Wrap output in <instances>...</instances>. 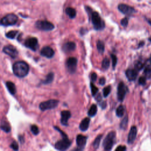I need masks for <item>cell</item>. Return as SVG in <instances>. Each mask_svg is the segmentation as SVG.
Instances as JSON below:
<instances>
[{
	"instance_id": "cell-29",
	"label": "cell",
	"mask_w": 151,
	"mask_h": 151,
	"mask_svg": "<svg viewBox=\"0 0 151 151\" xmlns=\"http://www.w3.org/2000/svg\"><path fill=\"white\" fill-rule=\"evenodd\" d=\"M110 66V60L108 58H105L102 62V68L104 70H107Z\"/></svg>"
},
{
	"instance_id": "cell-31",
	"label": "cell",
	"mask_w": 151,
	"mask_h": 151,
	"mask_svg": "<svg viewBox=\"0 0 151 151\" xmlns=\"http://www.w3.org/2000/svg\"><path fill=\"white\" fill-rule=\"evenodd\" d=\"M144 74L145 76L148 78H150L151 77V67L150 66H147L145 67L144 70Z\"/></svg>"
},
{
	"instance_id": "cell-41",
	"label": "cell",
	"mask_w": 151,
	"mask_h": 151,
	"mask_svg": "<svg viewBox=\"0 0 151 151\" xmlns=\"http://www.w3.org/2000/svg\"><path fill=\"white\" fill-rule=\"evenodd\" d=\"M97 79V74L95 73H93L91 76V80L92 82H95Z\"/></svg>"
},
{
	"instance_id": "cell-17",
	"label": "cell",
	"mask_w": 151,
	"mask_h": 151,
	"mask_svg": "<svg viewBox=\"0 0 151 151\" xmlns=\"http://www.w3.org/2000/svg\"><path fill=\"white\" fill-rule=\"evenodd\" d=\"M87 137L82 135H79L76 138V143L79 148H83L86 144Z\"/></svg>"
},
{
	"instance_id": "cell-35",
	"label": "cell",
	"mask_w": 151,
	"mask_h": 151,
	"mask_svg": "<svg viewBox=\"0 0 151 151\" xmlns=\"http://www.w3.org/2000/svg\"><path fill=\"white\" fill-rule=\"evenodd\" d=\"M111 58H112V66L113 69L115 68L116 64H117V57L115 55H111Z\"/></svg>"
},
{
	"instance_id": "cell-33",
	"label": "cell",
	"mask_w": 151,
	"mask_h": 151,
	"mask_svg": "<svg viewBox=\"0 0 151 151\" xmlns=\"http://www.w3.org/2000/svg\"><path fill=\"white\" fill-rule=\"evenodd\" d=\"M111 91V87L110 86H108L107 87H106L105 88H104L103 93V96L105 97H106L107 96H108V95L110 94Z\"/></svg>"
},
{
	"instance_id": "cell-23",
	"label": "cell",
	"mask_w": 151,
	"mask_h": 151,
	"mask_svg": "<svg viewBox=\"0 0 151 151\" xmlns=\"http://www.w3.org/2000/svg\"><path fill=\"white\" fill-rule=\"evenodd\" d=\"M54 77H55V75H54V73H50L47 74V77L45 78V79L44 80V82H43V84L44 85H48V84H50L53 81V79H54Z\"/></svg>"
},
{
	"instance_id": "cell-40",
	"label": "cell",
	"mask_w": 151,
	"mask_h": 151,
	"mask_svg": "<svg viewBox=\"0 0 151 151\" xmlns=\"http://www.w3.org/2000/svg\"><path fill=\"white\" fill-rule=\"evenodd\" d=\"M143 67V64L141 62H138L136 64V68L137 70H141Z\"/></svg>"
},
{
	"instance_id": "cell-13",
	"label": "cell",
	"mask_w": 151,
	"mask_h": 151,
	"mask_svg": "<svg viewBox=\"0 0 151 151\" xmlns=\"http://www.w3.org/2000/svg\"><path fill=\"white\" fill-rule=\"evenodd\" d=\"M41 55L47 58H52L55 55V52L50 47L46 46L42 48L41 50Z\"/></svg>"
},
{
	"instance_id": "cell-47",
	"label": "cell",
	"mask_w": 151,
	"mask_h": 151,
	"mask_svg": "<svg viewBox=\"0 0 151 151\" xmlns=\"http://www.w3.org/2000/svg\"><path fill=\"white\" fill-rule=\"evenodd\" d=\"M150 63H151V59H150Z\"/></svg>"
},
{
	"instance_id": "cell-5",
	"label": "cell",
	"mask_w": 151,
	"mask_h": 151,
	"mask_svg": "<svg viewBox=\"0 0 151 151\" xmlns=\"http://www.w3.org/2000/svg\"><path fill=\"white\" fill-rule=\"evenodd\" d=\"M59 103V100H55V99H51V100H47V101L41 102L40 104L39 108L40 110L42 111L53 109L58 106Z\"/></svg>"
},
{
	"instance_id": "cell-19",
	"label": "cell",
	"mask_w": 151,
	"mask_h": 151,
	"mask_svg": "<svg viewBox=\"0 0 151 151\" xmlns=\"http://www.w3.org/2000/svg\"><path fill=\"white\" fill-rule=\"evenodd\" d=\"M90 120L89 117L85 118L80 123L79 128L82 131H86L88 129Z\"/></svg>"
},
{
	"instance_id": "cell-26",
	"label": "cell",
	"mask_w": 151,
	"mask_h": 151,
	"mask_svg": "<svg viewBox=\"0 0 151 151\" xmlns=\"http://www.w3.org/2000/svg\"><path fill=\"white\" fill-rule=\"evenodd\" d=\"M102 138V135H100L99 136H97V138L95 139L94 142H93V147L94 149H97L100 145V141H101V139Z\"/></svg>"
},
{
	"instance_id": "cell-46",
	"label": "cell",
	"mask_w": 151,
	"mask_h": 151,
	"mask_svg": "<svg viewBox=\"0 0 151 151\" xmlns=\"http://www.w3.org/2000/svg\"><path fill=\"white\" fill-rule=\"evenodd\" d=\"M149 40L151 42V37H149Z\"/></svg>"
},
{
	"instance_id": "cell-38",
	"label": "cell",
	"mask_w": 151,
	"mask_h": 151,
	"mask_svg": "<svg viewBox=\"0 0 151 151\" xmlns=\"http://www.w3.org/2000/svg\"><path fill=\"white\" fill-rule=\"evenodd\" d=\"M139 83L141 85H145L146 84V78L145 77H141L139 79Z\"/></svg>"
},
{
	"instance_id": "cell-37",
	"label": "cell",
	"mask_w": 151,
	"mask_h": 151,
	"mask_svg": "<svg viewBox=\"0 0 151 151\" xmlns=\"http://www.w3.org/2000/svg\"><path fill=\"white\" fill-rule=\"evenodd\" d=\"M10 148L13 149L14 150H18V145L17 143V142L14 141L10 145Z\"/></svg>"
},
{
	"instance_id": "cell-21",
	"label": "cell",
	"mask_w": 151,
	"mask_h": 151,
	"mask_svg": "<svg viewBox=\"0 0 151 151\" xmlns=\"http://www.w3.org/2000/svg\"><path fill=\"white\" fill-rule=\"evenodd\" d=\"M6 87L9 91V92L13 94L14 95L17 92V89L15 85L11 82H6Z\"/></svg>"
},
{
	"instance_id": "cell-42",
	"label": "cell",
	"mask_w": 151,
	"mask_h": 151,
	"mask_svg": "<svg viewBox=\"0 0 151 151\" xmlns=\"http://www.w3.org/2000/svg\"><path fill=\"white\" fill-rule=\"evenodd\" d=\"M106 83V80L104 78H102L101 79H100V80H99V84L100 85H104Z\"/></svg>"
},
{
	"instance_id": "cell-2",
	"label": "cell",
	"mask_w": 151,
	"mask_h": 151,
	"mask_svg": "<svg viewBox=\"0 0 151 151\" xmlns=\"http://www.w3.org/2000/svg\"><path fill=\"white\" fill-rule=\"evenodd\" d=\"M91 18L94 28L97 30H102L105 27L104 21L101 18L99 13L97 12L91 13Z\"/></svg>"
},
{
	"instance_id": "cell-11",
	"label": "cell",
	"mask_w": 151,
	"mask_h": 151,
	"mask_svg": "<svg viewBox=\"0 0 151 151\" xmlns=\"http://www.w3.org/2000/svg\"><path fill=\"white\" fill-rule=\"evenodd\" d=\"M128 89L123 82H120L117 87V99L119 101L122 102L125 97Z\"/></svg>"
},
{
	"instance_id": "cell-28",
	"label": "cell",
	"mask_w": 151,
	"mask_h": 151,
	"mask_svg": "<svg viewBox=\"0 0 151 151\" xmlns=\"http://www.w3.org/2000/svg\"><path fill=\"white\" fill-rule=\"evenodd\" d=\"M18 31H15V30H12V31H10L9 32H8L7 34H6V37L8 38H10V39H14L15 38V37H16L17 34H18Z\"/></svg>"
},
{
	"instance_id": "cell-8",
	"label": "cell",
	"mask_w": 151,
	"mask_h": 151,
	"mask_svg": "<svg viewBox=\"0 0 151 151\" xmlns=\"http://www.w3.org/2000/svg\"><path fill=\"white\" fill-rule=\"evenodd\" d=\"M24 45L26 47L33 50V51H36L38 48V40L36 37L29 38L25 41Z\"/></svg>"
},
{
	"instance_id": "cell-30",
	"label": "cell",
	"mask_w": 151,
	"mask_h": 151,
	"mask_svg": "<svg viewBox=\"0 0 151 151\" xmlns=\"http://www.w3.org/2000/svg\"><path fill=\"white\" fill-rule=\"evenodd\" d=\"M128 117L126 116L123 120L120 123V127L121 129H125L126 128H127V127L128 125Z\"/></svg>"
},
{
	"instance_id": "cell-36",
	"label": "cell",
	"mask_w": 151,
	"mask_h": 151,
	"mask_svg": "<svg viewBox=\"0 0 151 151\" xmlns=\"http://www.w3.org/2000/svg\"><path fill=\"white\" fill-rule=\"evenodd\" d=\"M128 22H129V20H128V18H124L121 20L120 23L122 26L127 27L128 24Z\"/></svg>"
},
{
	"instance_id": "cell-25",
	"label": "cell",
	"mask_w": 151,
	"mask_h": 151,
	"mask_svg": "<svg viewBox=\"0 0 151 151\" xmlns=\"http://www.w3.org/2000/svg\"><path fill=\"white\" fill-rule=\"evenodd\" d=\"M97 48L100 54H103L105 50V44L102 41H98L97 43Z\"/></svg>"
},
{
	"instance_id": "cell-20",
	"label": "cell",
	"mask_w": 151,
	"mask_h": 151,
	"mask_svg": "<svg viewBox=\"0 0 151 151\" xmlns=\"http://www.w3.org/2000/svg\"><path fill=\"white\" fill-rule=\"evenodd\" d=\"M0 128H1V129L3 131H4L6 133H9L11 131V129L10 123L6 119H4L1 121V127H0Z\"/></svg>"
},
{
	"instance_id": "cell-4",
	"label": "cell",
	"mask_w": 151,
	"mask_h": 151,
	"mask_svg": "<svg viewBox=\"0 0 151 151\" xmlns=\"http://www.w3.org/2000/svg\"><path fill=\"white\" fill-rule=\"evenodd\" d=\"M18 21V17L14 14H9L4 17L0 21L1 25L4 26H13Z\"/></svg>"
},
{
	"instance_id": "cell-32",
	"label": "cell",
	"mask_w": 151,
	"mask_h": 151,
	"mask_svg": "<svg viewBox=\"0 0 151 151\" xmlns=\"http://www.w3.org/2000/svg\"><path fill=\"white\" fill-rule=\"evenodd\" d=\"M31 131L32 132V133L34 135H37L39 134V129L37 127L36 124H33L31 126Z\"/></svg>"
},
{
	"instance_id": "cell-18",
	"label": "cell",
	"mask_w": 151,
	"mask_h": 151,
	"mask_svg": "<svg viewBox=\"0 0 151 151\" xmlns=\"http://www.w3.org/2000/svg\"><path fill=\"white\" fill-rule=\"evenodd\" d=\"M76 48V44L74 42H67L63 47V51L66 53H69L74 51Z\"/></svg>"
},
{
	"instance_id": "cell-44",
	"label": "cell",
	"mask_w": 151,
	"mask_h": 151,
	"mask_svg": "<svg viewBox=\"0 0 151 151\" xmlns=\"http://www.w3.org/2000/svg\"><path fill=\"white\" fill-rule=\"evenodd\" d=\"M100 106H101L103 109H104V108H106V103H105V102H103L102 105H100Z\"/></svg>"
},
{
	"instance_id": "cell-6",
	"label": "cell",
	"mask_w": 151,
	"mask_h": 151,
	"mask_svg": "<svg viewBox=\"0 0 151 151\" xmlns=\"http://www.w3.org/2000/svg\"><path fill=\"white\" fill-rule=\"evenodd\" d=\"M36 27L43 31H51L55 29V26L52 22L44 20L37 21L36 22Z\"/></svg>"
},
{
	"instance_id": "cell-34",
	"label": "cell",
	"mask_w": 151,
	"mask_h": 151,
	"mask_svg": "<svg viewBox=\"0 0 151 151\" xmlns=\"http://www.w3.org/2000/svg\"><path fill=\"white\" fill-rule=\"evenodd\" d=\"M90 87H91V92H92V94L93 96H94L96 94V93L98 92V88L97 87H96L93 83H90Z\"/></svg>"
},
{
	"instance_id": "cell-12",
	"label": "cell",
	"mask_w": 151,
	"mask_h": 151,
	"mask_svg": "<svg viewBox=\"0 0 151 151\" xmlns=\"http://www.w3.org/2000/svg\"><path fill=\"white\" fill-rule=\"evenodd\" d=\"M118 10L123 14L128 15H131L135 13V10L128 5L120 4L118 6Z\"/></svg>"
},
{
	"instance_id": "cell-43",
	"label": "cell",
	"mask_w": 151,
	"mask_h": 151,
	"mask_svg": "<svg viewBox=\"0 0 151 151\" xmlns=\"http://www.w3.org/2000/svg\"><path fill=\"white\" fill-rule=\"evenodd\" d=\"M96 100H97V101H100V100H102V97H101V96H100V94H99V95H98V97H96Z\"/></svg>"
},
{
	"instance_id": "cell-45",
	"label": "cell",
	"mask_w": 151,
	"mask_h": 151,
	"mask_svg": "<svg viewBox=\"0 0 151 151\" xmlns=\"http://www.w3.org/2000/svg\"><path fill=\"white\" fill-rule=\"evenodd\" d=\"M148 22H149V24L151 26V20H148Z\"/></svg>"
},
{
	"instance_id": "cell-9",
	"label": "cell",
	"mask_w": 151,
	"mask_h": 151,
	"mask_svg": "<svg viewBox=\"0 0 151 151\" xmlns=\"http://www.w3.org/2000/svg\"><path fill=\"white\" fill-rule=\"evenodd\" d=\"M78 60L76 58L70 57L66 62V66L68 71L70 73H74L77 69Z\"/></svg>"
},
{
	"instance_id": "cell-10",
	"label": "cell",
	"mask_w": 151,
	"mask_h": 151,
	"mask_svg": "<svg viewBox=\"0 0 151 151\" xmlns=\"http://www.w3.org/2000/svg\"><path fill=\"white\" fill-rule=\"evenodd\" d=\"M3 52L13 59L16 58L18 55L17 48L11 45H8L3 48Z\"/></svg>"
},
{
	"instance_id": "cell-22",
	"label": "cell",
	"mask_w": 151,
	"mask_h": 151,
	"mask_svg": "<svg viewBox=\"0 0 151 151\" xmlns=\"http://www.w3.org/2000/svg\"><path fill=\"white\" fill-rule=\"evenodd\" d=\"M66 13L70 18H74L76 16V11L75 9L71 7H68L66 9Z\"/></svg>"
},
{
	"instance_id": "cell-1",
	"label": "cell",
	"mask_w": 151,
	"mask_h": 151,
	"mask_svg": "<svg viewBox=\"0 0 151 151\" xmlns=\"http://www.w3.org/2000/svg\"><path fill=\"white\" fill-rule=\"evenodd\" d=\"M14 74L18 78L26 77L29 72V66L27 63L23 61L15 62L13 66Z\"/></svg>"
},
{
	"instance_id": "cell-16",
	"label": "cell",
	"mask_w": 151,
	"mask_h": 151,
	"mask_svg": "<svg viewBox=\"0 0 151 151\" xmlns=\"http://www.w3.org/2000/svg\"><path fill=\"white\" fill-rule=\"evenodd\" d=\"M137 135V129L136 127H132L129 131L128 138V142L129 143H132L136 139Z\"/></svg>"
},
{
	"instance_id": "cell-3",
	"label": "cell",
	"mask_w": 151,
	"mask_h": 151,
	"mask_svg": "<svg viewBox=\"0 0 151 151\" xmlns=\"http://www.w3.org/2000/svg\"><path fill=\"white\" fill-rule=\"evenodd\" d=\"M116 141V134L115 132H110L108 134L106 137L103 141V146L106 150H110Z\"/></svg>"
},
{
	"instance_id": "cell-39",
	"label": "cell",
	"mask_w": 151,
	"mask_h": 151,
	"mask_svg": "<svg viewBox=\"0 0 151 151\" xmlns=\"http://www.w3.org/2000/svg\"><path fill=\"white\" fill-rule=\"evenodd\" d=\"M127 149V148L124 146H119L116 149V151H124Z\"/></svg>"
},
{
	"instance_id": "cell-24",
	"label": "cell",
	"mask_w": 151,
	"mask_h": 151,
	"mask_svg": "<svg viewBox=\"0 0 151 151\" xmlns=\"http://www.w3.org/2000/svg\"><path fill=\"white\" fill-rule=\"evenodd\" d=\"M97 112V108L96 105H92V106L90 107V109L88 111V115L89 116L93 117L94 116Z\"/></svg>"
},
{
	"instance_id": "cell-27",
	"label": "cell",
	"mask_w": 151,
	"mask_h": 151,
	"mask_svg": "<svg viewBox=\"0 0 151 151\" xmlns=\"http://www.w3.org/2000/svg\"><path fill=\"white\" fill-rule=\"evenodd\" d=\"M116 115L119 117H122L124 113V107L122 105H120L116 109Z\"/></svg>"
},
{
	"instance_id": "cell-15",
	"label": "cell",
	"mask_w": 151,
	"mask_h": 151,
	"mask_svg": "<svg viewBox=\"0 0 151 151\" xmlns=\"http://www.w3.org/2000/svg\"><path fill=\"white\" fill-rule=\"evenodd\" d=\"M126 75L129 81H134L138 76V71L135 69H128L126 71Z\"/></svg>"
},
{
	"instance_id": "cell-7",
	"label": "cell",
	"mask_w": 151,
	"mask_h": 151,
	"mask_svg": "<svg viewBox=\"0 0 151 151\" xmlns=\"http://www.w3.org/2000/svg\"><path fill=\"white\" fill-rule=\"evenodd\" d=\"M71 142L67 137H63L62 140L59 141L55 143V148L59 150H67L71 145Z\"/></svg>"
},
{
	"instance_id": "cell-14",
	"label": "cell",
	"mask_w": 151,
	"mask_h": 151,
	"mask_svg": "<svg viewBox=\"0 0 151 151\" xmlns=\"http://www.w3.org/2000/svg\"><path fill=\"white\" fill-rule=\"evenodd\" d=\"M61 123L64 126L68 125V120L71 116V113L70 111L64 110L61 112Z\"/></svg>"
}]
</instances>
